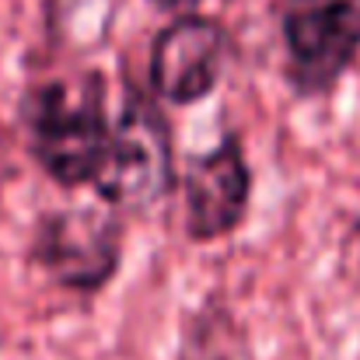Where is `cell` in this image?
Segmentation results:
<instances>
[{
  "instance_id": "cell-1",
  "label": "cell",
  "mask_w": 360,
  "mask_h": 360,
  "mask_svg": "<svg viewBox=\"0 0 360 360\" xmlns=\"http://www.w3.org/2000/svg\"><path fill=\"white\" fill-rule=\"evenodd\" d=\"M32 161L63 189L95 182L105 154V81L95 70L35 84L21 102Z\"/></svg>"
},
{
  "instance_id": "cell-2",
  "label": "cell",
  "mask_w": 360,
  "mask_h": 360,
  "mask_svg": "<svg viewBox=\"0 0 360 360\" xmlns=\"http://www.w3.org/2000/svg\"><path fill=\"white\" fill-rule=\"evenodd\" d=\"M95 193L116 214H147L175 189V140L165 112L140 91H129L120 120L109 126L105 154L95 172Z\"/></svg>"
},
{
  "instance_id": "cell-3",
  "label": "cell",
  "mask_w": 360,
  "mask_h": 360,
  "mask_svg": "<svg viewBox=\"0 0 360 360\" xmlns=\"http://www.w3.org/2000/svg\"><path fill=\"white\" fill-rule=\"evenodd\" d=\"M283 81L297 98L329 95L360 60V0H280Z\"/></svg>"
},
{
  "instance_id": "cell-4",
  "label": "cell",
  "mask_w": 360,
  "mask_h": 360,
  "mask_svg": "<svg viewBox=\"0 0 360 360\" xmlns=\"http://www.w3.org/2000/svg\"><path fill=\"white\" fill-rule=\"evenodd\" d=\"M122 245V217L105 203L63 207L35 221L28 259L56 287L74 294H98L120 273Z\"/></svg>"
},
{
  "instance_id": "cell-5",
  "label": "cell",
  "mask_w": 360,
  "mask_h": 360,
  "mask_svg": "<svg viewBox=\"0 0 360 360\" xmlns=\"http://www.w3.org/2000/svg\"><path fill=\"white\" fill-rule=\"evenodd\" d=\"M182 196V231L189 241H221L235 235L248 214L252 168L241 136L228 133L214 150L193 154L182 172H175Z\"/></svg>"
},
{
  "instance_id": "cell-6",
  "label": "cell",
  "mask_w": 360,
  "mask_h": 360,
  "mask_svg": "<svg viewBox=\"0 0 360 360\" xmlns=\"http://www.w3.org/2000/svg\"><path fill=\"white\" fill-rule=\"evenodd\" d=\"M228 60V32L221 21L207 14H179L168 21L150 46V91L172 105H196L203 102Z\"/></svg>"
},
{
  "instance_id": "cell-7",
  "label": "cell",
  "mask_w": 360,
  "mask_h": 360,
  "mask_svg": "<svg viewBox=\"0 0 360 360\" xmlns=\"http://www.w3.org/2000/svg\"><path fill=\"white\" fill-rule=\"evenodd\" d=\"M150 4L168 7V11H182V14H186V7H193V4H200V0H150Z\"/></svg>"
},
{
  "instance_id": "cell-8",
  "label": "cell",
  "mask_w": 360,
  "mask_h": 360,
  "mask_svg": "<svg viewBox=\"0 0 360 360\" xmlns=\"http://www.w3.org/2000/svg\"><path fill=\"white\" fill-rule=\"evenodd\" d=\"M350 245H354V262H357V269H360V217L354 221V228H350Z\"/></svg>"
}]
</instances>
